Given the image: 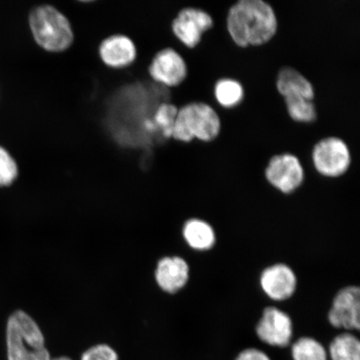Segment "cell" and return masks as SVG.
I'll return each instance as SVG.
<instances>
[{"label": "cell", "instance_id": "cell-1", "mask_svg": "<svg viewBox=\"0 0 360 360\" xmlns=\"http://www.w3.org/2000/svg\"><path fill=\"white\" fill-rule=\"evenodd\" d=\"M227 30L238 47L260 46L276 35L277 17L263 0H240L229 10Z\"/></svg>", "mask_w": 360, "mask_h": 360}, {"label": "cell", "instance_id": "cell-2", "mask_svg": "<svg viewBox=\"0 0 360 360\" xmlns=\"http://www.w3.org/2000/svg\"><path fill=\"white\" fill-rule=\"evenodd\" d=\"M8 360H51L41 328L31 315L17 309L6 325Z\"/></svg>", "mask_w": 360, "mask_h": 360}, {"label": "cell", "instance_id": "cell-3", "mask_svg": "<svg viewBox=\"0 0 360 360\" xmlns=\"http://www.w3.org/2000/svg\"><path fill=\"white\" fill-rule=\"evenodd\" d=\"M29 25L35 42L44 51L60 53L74 41V32L66 16L51 6L36 7L30 12Z\"/></svg>", "mask_w": 360, "mask_h": 360}, {"label": "cell", "instance_id": "cell-4", "mask_svg": "<svg viewBox=\"0 0 360 360\" xmlns=\"http://www.w3.org/2000/svg\"><path fill=\"white\" fill-rule=\"evenodd\" d=\"M220 130L221 121L217 112L205 103L193 102L179 110L172 138L184 143L195 139L210 142L219 136Z\"/></svg>", "mask_w": 360, "mask_h": 360}, {"label": "cell", "instance_id": "cell-5", "mask_svg": "<svg viewBox=\"0 0 360 360\" xmlns=\"http://www.w3.org/2000/svg\"><path fill=\"white\" fill-rule=\"evenodd\" d=\"M313 163L319 174L327 178H339L349 169L351 156L348 146L337 137L321 139L313 150Z\"/></svg>", "mask_w": 360, "mask_h": 360}, {"label": "cell", "instance_id": "cell-6", "mask_svg": "<svg viewBox=\"0 0 360 360\" xmlns=\"http://www.w3.org/2000/svg\"><path fill=\"white\" fill-rule=\"evenodd\" d=\"M264 175L270 186L285 195L298 190L304 180L302 165L298 158L291 154L272 157L265 169Z\"/></svg>", "mask_w": 360, "mask_h": 360}, {"label": "cell", "instance_id": "cell-7", "mask_svg": "<svg viewBox=\"0 0 360 360\" xmlns=\"http://www.w3.org/2000/svg\"><path fill=\"white\" fill-rule=\"evenodd\" d=\"M327 318L328 323L339 330L349 332L359 330V288L355 285H348L338 291L332 300Z\"/></svg>", "mask_w": 360, "mask_h": 360}, {"label": "cell", "instance_id": "cell-8", "mask_svg": "<svg viewBox=\"0 0 360 360\" xmlns=\"http://www.w3.org/2000/svg\"><path fill=\"white\" fill-rule=\"evenodd\" d=\"M255 331L264 344L286 347L294 335V323L289 314L276 306H269L263 310Z\"/></svg>", "mask_w": 360, "mask_h": 360}, {"label": "cell", "instance_id": "cell-9", "mask_svg": "<svg viewBox=\"0 0 360 360\" xmlns=\"http://www.w3.org/2000/svg\"><path fill=\"white\" fill-rule=\"evenodd\" d=\"M261 290L269 300L282 302L292 298L298 288L295 270L285 263L269 265L259 276Z\"/></svg>", "mask_w": 360, "mask_h": 360}, {"label": "cell", "instance_id": "cell-10", "mask_svg": "<svg viewBox=\"0 0 360 360\" xmlns=\"http://www.w3.org/2000/svg\"><path fill=\"white\" fill-rule=\"evenodd\" d=\"M214 20L208 13L196 8H184L173 20V33L186 47L193 49L202 35L212 29Z\"/></svg>", "mask_w": 360, "mask_h": 360}, {"label": "cell", "instance_id": "cell-11", "mask_svg": "<svg viewBox=\"0 0 360 360\" xmlns=\"http://www.w3.org/2000/svg\"><path fill=\"white\" fill-rule=\"evenodd\" d=\"M148 72L153 79L165 87H176L186 80L188 68L183 57L174 49L166 48L153 58Z\"/></svg>", "mask_w": 360, "mask_h": 360}, {"label": "cell", "instance_id": "cell-12", "mask_svg": "<svg viewBox=\"0 0 360 360\" xmlns=\"http://www.w3.org/2000/svg\"><path fill=\"white\" fill-rule=\"evenodd\" d=\"M190 278V264L181 256H165L158 260L155 280L158 287L166 294H177L186 288Z\"/></svg>", "mask_w": 360, "mask_h": 360}, {"label": "cell", "instance_id": "cell-13", "mask_svg": "<svg viewBox=\"0 0 360 360\" xmlns=\"http://www.w3.org/2000/svg\"><path fill=\"white\" fill-rule=\"evenodd\" d=\"M136 55L133 40L126 35H112L101 44V60L109 67L123 68L131 65Z\"/></svg>", "mask_w": 360, "mask_h": 360}, {"label": "cell", "instance_id": "cell-14", "mask_svg": "<svg viewBox=\"0 0 360 360\" xmlns=\"http://www.w3.org/2000/svg\"><path fill=\"white\" fill-rule=\"evenodd\" d=\"M182 236L187 245L198 252L210 251L217 242L213 225L200 218L187 219L183 225Z\"/></svg>", "mask_w": 360, "mask_h": 360}, {"label": "cell", "instance_id": "cell-15", "mask_svg": "<svg viewBox=\"0 0 360 360\" xmlns=\"http://www.w3.org/2000/svg\"><path fill=\"white\" fill-rule=\"evenodd\" d=\"M276 87L283 98L301 97L312 101L314 98L312 84L298 70L290 66L283 67L278 72Z\"/></svg>", "mask_w": 360, "mask_h": 360}, {"label": "cell", "instance_id": "cell-16", "mask_svg": "<svg viewBox=\"0 0 360 360\" xmlns=\"http://www.w3.org/2000/svg\"><path fill=\"white\" fill-rule=\"evenodd\" d=\"M331 360H360V342L351 332L337 335L328 347Z\"/></svg>", "mask_w": 360, "mask_h": 360}, {"label": "cell", "instance_id": "cell-17", "mask_svg": "<svg viewBox=\"0 0 360 360\" xmlns=\"http://www.w3.org/2000/svg\"><path fill=\"white\" fill-rule=\"evenodd\" d=\"M244 94L242 84L236 79H222L215 84L214 96L219 105L224 108L240 105Z\"/></svg>", "mask_w": 360, "mask_h": 360}, {"label": "cell", "instance_id": "cell-18", "mask_svg": "<svg viewBox=\"0 0 360 360\" xmlns=\"http://www.w3.org/2000/svg\"><path fill=\"white\" fill-rule=\"evenodd\" d=\"M294 360H328V351L321 342L311 337H302L292 345Z\"/></svg>", "mask_w": 360, "mask_h": 360}, {"label": "cell", "instance_id": "cell-19", "mask_svg": "<svg viewBox=\"0 0 360 360\" xmlns=\"http://www.w3.org/2000/svg\"><path fill=\"white\" fill-rule=\"evenodd\" d=\"M288 114L292 120L300 123H312L317 118V111L312 101L301 97L283 98Z\"/></svg>", "mask_w": 360, "mask_h": 360}, {"label": "cell", "instance_id": "cell-20", "mask_svg": "<svg viewBox=\"0 0 360 360\" xmlns=\"http://www.w3.org/2000/svg\"><path fill=\"white\" fill-rule=\"evenodd\" d=\"M178 111L179 109L176 106L167 102L161 103L157 108L154 121L165 139H170L173 136L174 126Z\"/></svg>", "mask_w": 360, "mask_h": 360}, {"label": "cell", "instance_id": "cell-21", "mask_svg": "<svg viewBox=\"0 0 360 360\" xmlns=\"http://www.w3.org/2000/svg\"><path fill=\"white\" fill-rule=\"evenodd\" d=\"M19 166L6 148L0 146V187L11 186L19 176Z\"/></svg>", "mask_w": 360, "mask_h": 360}, {"label": "cell", "instance_id": "cell-22", "mask_svg": "<svg viewBox=\"0 0 360 360\" xmlns=\"http://www.w3.org/2000/svg\"><path fill=\"white\" fill-rule=\"evenodd\" d=\"M80 360H119V355L109 345L98 344L85 350Z\"/></svg>", "mask_w": 360, "mask_h": 360}, {"label": "cell", "instance_id": "cell-23", "mask_svg": "<svg viewBox=\"0 0 360 360\" xmlns=\"http://www.w3.org/2000/svg\"><path fill=\"white\" fill-rule=\"evenodd\" d=\"M236 360H270L268 355L258 349L250 348L243 350Z\"/></svg>", "mask_w": 360, "mask_h": 360}, {"label": "cell", "instance_id": "cell-24", "mask_svg": "<svg viewBox=\"0 0 360 360\" xmlns=\"http://www.w3.org/2000/svg\"><path fill=\"white\" fill-rule=\"evenodd\" d=\"M51 360H73L69 357L62 356V357H57L55 359H51Z\"/></svg>", "mask_w": 360, "mask_h": 360}]
</instances>
